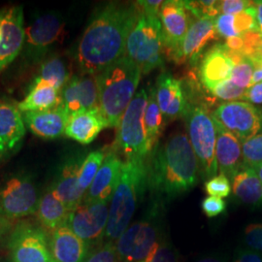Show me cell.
Instances as JSON below:
<instances>
[{
	"mask_svg": "<svg viewBox=\"0 0 262 262\" xmlns=\"http://www.w3.org/2000/svg\"><path fill=\"white\" fill-rule=\"evenodd\" d=\"M12 222L0 216V242L5 237V235L12 230Z\"/></svg>",
	"mask_w": 262,
	"mask_h": 262,
	"instance_id": "681fc988",
	"label": "cell"
},
{
	"mask_svg": "<svg viewBox=\"0 0 262 262\" xmlns=\"http://www.w3.org/2000/svg\"><path fill=\"white\" fill-rule=\"evenodd\" d=\"M3 35L0 42V74L19 57L26 37L24 9L12 6L0 12Z\"/></svg>",
	"mask_w": 262,
	"mask_h": 262,
	"instance_id": "9a60e30c",
	"label": "cell"
},
{
	"mask_svg": "<svg viewBox=\"0 0 262 262\" xmlns=\"http://www.w3.org/2000/svg\"><path fill=\"white\" fill-rule=\"evenodd\" d=\"M183 118L188 140L196 157L199 175L203 180L215 177L219 171L215 159L216 128L209 108L200 104H187Z\"/></svg>",
	"mask_w": 262,
	"mask_h": 262,
	"instance_id": "52a82bcc",
	"label": "cell"
},
{
	"mask_svg": "<svg viewBox=\"0 0 262 262\" xmlns=\"http://www.w3.org/2000/svg\"><path fill=\"white\" fill-rule=\"evenodd\" d=\"M26 134L27 126L18 106L0 99V163L20 149Z\"/></svg>",
	"mask_w": 262,
	"mask_h": 262,
	"instance_id": "e0dca14e",
	"label": "cell"
},
{
	"mask_svg": "<svg viewBox=\"0 0 262 262\" xmlns=\"http://www.w3.org/2000/svg\"><path fill=\"white\" fill-rule=\"evenodd\" d=\"M183 1H163L159 10V20L165 48V56L182 42L192 20Z\"/></svg>",
	"mask_w": 262,
	"mask_h": 262,
	"instance_id": "d6986e66",
	"label": "cell"
},
{
	"mask_svg": "<svg viewBox=\"0 0 262 262\" xmlns=\"http://www.w3.org/2000/svg\"><path fill=\"white\" fill-rule=\"evenodd\" d=\"M47 230L30 221H19L9 235L8 249L13 262H54Z\"/></svg>",
	"mask_w": 262,
	"mask_h": 262,
	"instance_id": "8fae6325",
	"label": "cell"
},
{
	"mask_svg": "<svg viewBox=\"0 0 262 262\" xmlns=\"http://www.w3.org/2000/svg\"><path fill=\"white\" fill-rule=\"evenodd\" d=\"M204 188L209 196L225 198L228 196L231 191L230 180L224 174H220L207 180Z\"/></svg>",
	"mask_w": 262,
	"mask_h": 262,
	"instance_id": "ab89813d",
	"label": "cell"
},
{
	"mask_svg": "<svg viewBox=\"0 0 262 262\" xmlns=\"http://www.w3.org/2000/svg\"><path fill=\"white\" fill-rule=\"evenodd\" d=\"M259 29H260V32H261V34H262V28H259Z\"/></svg>",
	"mask_w": 262,
	"mask_h": 262,
	"instance_id": "11a10c76",
	"label": "cell"
},
{
	"mask_svg": "<svg viewBox=\"0 0 262 262\" xmlns=\"http://www.w3.org/2000/svg\"><path fill=\"white\" fill-rule=\"evenodd\" d=\"M21 115L27 128L39 138L54 140L66 134L69 116L60 105L45 111L23 113Z\"/></svg>",
	"mask_w": 262,
	"mask_h": 262,
	"instance_id": "cb8c5ba5",
	"label": "cell"
},
{
	"mask_svg": "<svg viewBox=\"0 0 262 262\" xmlns=\"http://www.w3.org/2000/svg\"><path fill=\"white\" fill-rule=\"evenodd\" d=\"M70 211L58 198L51 186L47 187L38 204V222L47 231H54L57 227L66 225Z\"/></svg>",
	"mask_w": 262,
	"mask_h": 262,
	"instance_id": "83f0119b",
	"label": "cell"
},
{
	"mask_svg": "<svg viewBox=\"0 0 262 262\" xmlns=\"http://www.w3.org/2000/svg\"><path fill=\"white\" fill-rule=\"evenodd\" d=\"M244 164L254 167L262 163V130L242 143Z\"/></svg>",
	"mask_w": 262,
	"mask_h": 262,
	"instance_id": "d6a6232c",
	"label": "cell"
},
{
	"mask_svg": "<svg viewBox=\"0 0 262 262\" xmlns=\"http://www.w3.org/2000/svg\"><path fill=\"white\" fill-rule=\"evenodd\" d=\"M231 183L236 199L248 206L262 207V183L253 167L244 164L235 174Z\"/></svg>",
	"mask_w": 262,
	"mask_h": 262,
	"instance_id": "4316f807",
	"label": "cell"
},
{
	"mask_svg": "<svg viewBox=\"0 0 262 262\" xmlns=\"http://www.w3.org/2000/svg\"><path fill=\"white\" fill-rule=\"evenodd\" d=\"M195 262H229L228 257L224 253H209L202 255Z\"/></svg>",
	"mask_w": 262,
	"mask_h": 262,
	"instance_id": "c3c4849f",
	"label": "cell"
},
{
	"mask_svg": "<svg viewBox=\"0 0 262 262\" xmlns=\"http://www.w3.org/2000/svg\"><path fill=\"white\" fill-rule=\"evenodd\" d=\"M246 89H242L231 81H225L221 84H216L209 93L214 96L215 99L224 100L226 102H231L235 100H245Z\"/></svg>",
	"mask_w": 262,
	"mask_h": 262,
	"instance_id": "836d02e7",
	"label": "cell"
},
{
	"mask_svg": "<svg viewBox=\"0 0 262 262\" xmlns=\"http://www.w3.org/2000/svg\"><path fill=\"white\" fill-rule=\"evenodd\" d=\"M164 202L151 198L145 214L115 242L119 261L143 262L163 237Z\"/></svg>",
	"mask_w": 262,
	"mask_h": 262,
	"instance_id": "5b68a950",
	"label": "cell"
},
{
	"mask_svg": "<svg viewBox=\"0 0 262 262\" xmlns=\"http://www.w3.org/2000/svg\"><path fill=\"white\" fill-rule=\"evenodd\" d=\"M54 262H56V261H55V260H54Z\"/></svg>",
	"mask_w": 262,
	"mask_h": 262,
	"instance_id": "9f6ffc18",
	"label": "cell"
},
{
	"mask_svg": "<svg viewBox=\"0 0 262 262\" xmlns=\"http://www.w3.org/2000/svg\"><path fill=\"white\" fill-rule=\"evenodd\" d=\"M155 88L164 122L168 123L183 118L187 110V100L182 81L163 71L158 77Z\"/></svg>",
	"mask_w": 262,
	"mask_h": 262,
	"instance_id": "ffe728a7",
	"label": "cell"
},
{
	"mask_svg": "<svg viewBox=\"0 0 262 262\" xmlns=\"http://www.w3.org/2000/svg\"><path fill=\"white\" fill-rule=\"evenodd\" d=\"M142 13L138 2H108L93 15L73 52L79 73L96 75L124 56L131 30Z\"/></svg>",
	"mask_w": 262,
	"mask_h": 262,
	"instance_id": "6da1fadb",
	"label": "cell"
},
{
	"mask_svg": "<svg viewBox=\"0 0 262 262\" xmlns=\"http://www.w3.org/2000/svg\"><path fill=\"white\" fill-rule=\"evenodd\" d=\"M107 201L82 202L70 211L66 225L91 248L102 244L109 216Z\"/></svg>",
	"mask_w": 262,
	"mask_h": 262,
	"instance_id": "5bb4252c",
	"label": "cell"
},
{
	"mask_svg": "<svg viewBox=\"0 0 262 262\" xmlns=\"http://www.w3.org/2000/svg\"><path fill=\"white\" fill-rule=\"evenodd\" d=\"M215 29L219 36L225 39L238 36L234 27V15H219L215 18Z\"/></svg>",
	"mask_w": 262,
	"mask_h": 262,
	"instance_id": "b9f144b4",
	"label": "cell"
},
{
	"mask_svg": "<svg viewBox=\"0 0 262 262\" xmlns=\"http://www.w3.org/2000/svg\"><path fill=\"white\" fill-rule=\"evenodd\" d=\"M234 27L238 36L254 30H260L256 20V9L254 4L252 7L234 15Z\"/></svg>",
	"mask_w": 262,
	"mask_h": 262,
	"instance_id": "74e56055",
	"label": "cell"
},
{
	"mask_svg": "<svg viewBox=\"0 0 262 262\" xmlns=\"http://www.w3.org/2000/svg\"><path fill=\"white\" fill-rule=\"evenodd\" d=\"M201 208L208 217H215L223 214L226 209V203L219 197L208 196L202 201Z\"/></svg>",
	"mask_w": 262,
	"mask_h": 262,
	"instance_id": "ee69618b",
	"label": "cell"
},
{
	"mask_svg": "<svg viewBox=\"0 0 262 262\" xmlns=\"http://www.w3.org/2000/svg\"><path fill=\"white\" fill-rule=\"evenodd\" d=\"M39 192L32 175L19 171L0 180V216L11 222L35 215Z\"/></svg>",
	"mask_w": 262,
	"mask_h": 262,
	"instance_id": "30bf717a",
	"label": "cell"
},
{
	"mask_svg": "<svg viewBox=\"0 0 262 262\" xmlns=\"http://www.w3.org/2000/svg\"><path fill=\"white\" fill-rule=\"evenodd\" d=\"M140 68L123 56L95 75L99 110L107 127L117 128L141 80Z\"/></svg>",
	"mask_w": 262,
	"mask_h": 262,
	"instance_id": "3957f363",
	"label": "cell"
},
{
	"mask_svg": "<svg viewBox=\"0 0 262 262\" xmlns=\"http://www.w3.org/2000/svg\"><path fill=\"white\" fill-rule=\"evenodd\" d=\"M262 81V67L259 68H256L254 69V72H253V80H252V84H256V83H259Z\"/></svg>",
	"mask_w": 262,
	"mask_h": 262,
	"instance_id": "816d5d0a",
	"label": "cell"
},
{
	"mask_svg": "<svg viewBox=\"0 0 262 262\" xmlns=\"http://www.w3.org/2000/svg\"><path fill=\"white\" fill-rule=\"evenodd\" d=\"M124 56L136 63L145 75L164 64L165 48L158 15L142 10L127 38Z\"/></svg>",
	"mask_w": 262,
	"mask_h": 262,
	"instance_id": "8992f818",
	"label": "cell"
},
{
	"mask_svg": "<svg viewBox=\"0 0 262 262\" xmlns=\"http://www.w3.org/2000/svg\"><path fill=\"white\" fill-rule=\"evenodd\" d=\"M219 39L220 36L215 29V18L204 17L194 19L182 42L165 57L178 66L187 64L194 68L198 66L205 49Z\"/></svg>",
	"mask_w": 262,
	"mask_h": 262,
	"instance_id": "4fadbf2b",
	"label": "cell"
},
{
	"mask_svg": "<svg viewBox=\"0 0 262 262\" xmlns=\"http://www.w3.org/2000/svg\"><path fill=\"white\" fill-rule=\"evenodd\" d=\"M143 262H179L178 253L174 246L162 237Z\"/></svg>",
	"mask_w": 262,
	"mask_h": 262,
	"instance_id": "d590c367",
	"label": "cell"
},
{
	"mask_svg": "<svg viewBox=\"0 0 262 262\" xmlns=\"http://www.w3.org/2000/svg\"><path fill=\"white\" fill-rule=\"evenodd\" d=\"M253 6L249 0H224L220 1V15H236Z\"/></svg>",
	"mask_w": 262,
	"mask_h": 262,
	"instance_id": "7bdbcfd3",
	"label": "cell"
},
{
	"mask_svg": "<svg viewBox=\"0 0 262 262\" xmlns=\"http://www.w3.org/2000/svg\"><path fill=\"white\" fill-rule=\"evenodd\" d=\"M144 125L149 148L151 151L159 144V138L165 125L162 114L160 112L159 104L157 101L155 86H150V91L148 94V101L144 114Z\"/></svg>",
	"mask_w": 262,
	"mask_h": 262,
	"instance_id": "4dcf8cb0",
	"label": "cell"
},
{
	"mask_svg": "<svg viewBox=\"0 0 262 262\" xmlns=\"http://www.w3.org/2000/svg\"><path fill=\"white\" fill-rule=\"evenodd\" d=\"M84 158L83 155L77 154L64 159L57 169L53 183L50 185L69 211L79 206L84 198V194L79 187L78 181Z\"/></svg>",
	"mask_w": 262,
	"mask_h": 262,
	"instance_id": "ac0fdd59",
	"label": "cell"
},
{
	"mask_svg": "<svg viewBox=\"0 0 262 262\" xmlns=\"http://www.w3.org/2000/svg\"><path fill=\"white\" fill-rule=\"evenodd\" d=\"M105 128H107V123L98 108L70 116L64 135L82 145H89Z\"/></svg>",
	"mask_w": 262,
	"mask_h": 262,
	"instance_id": "484cf974",
	"label": "cell"
},
{
	"mask_svg": "<svg viewBox=\"0 0 262 262\" xmlns=\"http://www.w3.org/2000/svg\"><path fill=\"white\" fill-rule=\"evenodd\" d=\"M66 24L56 13L39 16L26 28V37L19 58L21 66L41 64L53 55L54 49L62 42Z\"/></svg>",
	"mask_w": 262,
	"mask_h": 262,
	"instance_id": "9c48e42d",
	"label": "cell"
},
{
	"mask_svg": "<svg viewBox=\"0 0 262 262\" xmlns=\"http://www.w3.org/2000/svg\"><path fill=\"white\" fill-rule=\"evenodd\" d=\"M73 75L68 59L53 54L40 64L37 75L32 82L50 84L60 93Z\"/></svg>",
	"mask_w": 262,
	"mask_h": 262,
	"instance_id": "f546056e",
	"label": "cell"
},
{
	"mask_svg": "<svg viewBox=\"0 0 262 262\" xmlns=\"http://www.w3.org/2000/svg\"><path fill=\"white\" fill-rule=\"evenodd\" d=\"M84 262H119L115 242L106 241L92 248Z\"/></svg>",
	"mask_w": 262,
	"mask_h": 262,
	"instance_id": "8d00e7d4",
	"label": "cell"
},
{
	"mask_svg": "<svg viewBox=\"0 0 262 262\" xmlns=\"http://www.w3.org/2000/svg\"><path fill=\"white\" fill-rule=\"evenodd\" d=\"M148 101L145 89L137 92L117 127L112 150L126 160H146L150 152L144 125V114Z\"/></svg>",
	"mask_w": 262,
	"mask_h": 262,
	"instance_id": "ba28073f",
	"label": "cell"
},
{
	"mask_svg": "<svg viewBox=\"0 0 262 262\" xmlns=\"http://www.w3.org/2000/svg\"><path fill=\"white\" fill-rule=\"evenodd\" d=\"M148 189L146 160H126L109 207L105 238L116 242L130 225L131 219Z\"/></svg>",
	"mask_w": 262,
	"mask_h": 262,
	"instance_id": "277c9868",
	"label": "cell"
},
{
	"mask_svg": "<svg viewBox=\"0 0 262 262\" xmlns=\"http://www.w3.org/2000/svg\"><path fill=\"white\" fill-rule=\"evenodd\" d=\"M185 8L196 19L216 18L220 15V1H183Z\"/></svg>",
	"mask_w": 262,
	"mask_h": 262,
	"instance_id": "e575fe53",
	"label": "cell"
},
{
	"mask_svg": "<svg viewBox=\"0 0 262 262\" xmlns=\"http://www.w3.org/2000/svg\"><path fill=\"white\" fill-rule=\"evenodd\" d=\"M49 245L56 262H84L92 249L66 225L51 232Z\"/></svg>",
	"mask_w": 262,
	"mask_h": 262,
	"instance_id": "603a6c76",
	"label": "cell"
},
{
	"mask_svg": "<svg viewBox=\"0 0 262 262\" xmlns=\"http://www.w3.org/2000/svg\"><path fill=\"white\" fill-rule=\"evenodd\" d=\"M234 64L225 55L223 44H215L204 53L197 68V78L201 85L210 92L216 84L231 79Z\"/></svg>",
	"mask_w": 262,
	"mask_h": 262,
	"instance_id": "7402d4cb",
	"label": "cell"
},
{
	"mask_svg": "<svg viewBox=\"0 0 262 262\" xmlns=\"http://www.w3.org/2000/svg\"><path fill=\"white\" fill-rule=\"evenodd\" d=\"M60 105V93L50 84L32 82L26 97L17 106L19 112H37Z\"/></svg>",
	"mask_w": 262,
	"mask_h": 262,
	"instance_id": "f1b7e54d",
	"label": "cell"
},
{
	"mask_svg": "<svg viewBox=\"0 0 262 262\" xmlns=\"http://www.w3.org/2000/svg\"><path fill=\"white\" fill-rule=\"evenodd\" d=\"M224 45H225V48H227L230 51L241 52V50L243 49L244 46L243 39L241 36L227 38V39H225Z\"/></svg>",
	"mask_w": 262,
	"mask_h": 262,
	"instance_id": "7dc6e473",
	"label": "cell"
},
{
	"mask_svg": "<svg viewBox=\"0 0 262 262\" xmlns=\"http://www.w3.org/2000/svg\"><path fill=\"white\" fill-rule=\"evenodd\" d=\"M253 72H254V66L249 59H246L243 62L233 67L230 80L236 85L247 90L252 85Z\"/></svg>",
	"mask_w": 262,
	"mask_h": 262,
	"instance_id": "f35d334b",
	"label": "cell"
},
{
	"mask_svg": "<svg viewBox=\"0 0 262 262\" xmlns=\"http://www.w3.org/2000/svg\"><path fill=\"white\" fill-rule=\"evenodd\" d=\"M253 4L256 9V20L258 23L259 28H262V0L253 1Z\"/></svg>",
	"mask_w": 262,
	"mask_h": 262,
	"instance_id": "f907efd6",
	"label": "cell"
},
{
	"mask_svg": "<svg viewBox=\"0 0 262 262\" xmlns=\"http://www.w3.org/2000/svg\"><path fill=\"white\" fill-rule=\"evenodd\" d=\"M245 100L251 104H262V81L247 89Z\"/></svg>",
	"mask_w": 262,
	"mask_h": 262,
	"instance_id": "bcb514c9",
	"label": "cell"
},
{
	"mask_svg": "<svg viewBox=\"0 0 262 262\" xmlns=\"http://www.w3.org/2000/svg\"><path fill=\"white\" fill-rule=\"evenodd\" d=\"M253 168L255 170V172H256L258 178L260 179V181H261L262 183V163L261 164H258V165L254 166Z\"/></svg>",
	"mask_w": 262,
	"mask_h": 262,
	"instance_id": "f5cc1de1",
	"label": "cell"
},
{
	"mask_svg": "<svg viewBox=\"0 0 262 262\" xmlns=\"http://www.w3.org/2000/svg\"><path fill=\"white\" fill-rule=\"evenodd\" d=\"M233 262H262V253L248 248H243L235 253Z\"/></svg>",
	"mask_w": 262,
	"mask_h": 262,
	"instance_id": "f6af8a7d",
	"label": "cell"
},
{
	"mask_svg": "<svg viewBox=\"0 0 262 262\" xmlns=\"http://www.w3.org/2000/svg\"><path fill=\"white\" fill-rule=\"evenodd\" d=\"M107 150H94L85 156L84 161L81 165L79 172V187L83 193H85L89 187H91L94 179L95 178L98 170L103 163Z\"/></svg>",
	"mask_w": 262,
	"mask_h": 262,
	"instance_id": "1f68e13d",
	"label": "cell"
},
{
	"mask_svg": "<svg viewBox=\"0 0 262 262\" xmlns=\"http://www.w3.org/2000/svg\"><path fill=\"white\" fill-rule=\"evenodd\" d=\"M123 163L121 156L115 150H107L103 163L84 193L82 202H110L118 186Z\"/></svg>",
	"mask_w": 262,
	"mask_h": 262,
	"instance_id": "44dd1931",
	"label": "cell"
},
{
	"mask_svg": "<svg viewBox=\"0 0 262 262\" xmlns=\"http://www.w3.org/2000/svg\"><path fill=\"white\" fill-rule=\"evenodd\" d=\"M244 242L248 249L262 253V224L248 225L244 232Z\"/></svg>",
	"mask_w": 262,
	"mask_h": 262,
	"instance_id": "60d3db41",
	"label": "cell"
},
{
	"mask_svg": "<svg viewBox=\"0 0 262 262\" xmlns=\"http://www.w3.org/2000/svg\"><path fill=\"white\" fill-rule=\"evenodd\" d=\"M214 122L243 143L262 130V110L247 101L219 104L211 113Z\"/></svg>",
	"mask_w": 262,
	"mask_h": 262,
	"instance_id": "7c38bea8",
	"label": "cell"
},
{
	"mask_svg": "<svg viewBox=\"0 0 262 262\" xmlns=\"http://www.w3.org/2000/svg\"><path fill=\"white\" fill-rule=\"evenodd\" d=\"M2 35H3V30H2V25H1V19H0V42L2 40Z\"/></svg>",
	"mask_w": 262,
	"mask_h": 262,
	"instance_id": "db71d44e",
	"label": "cell"
},
{
	"mask_svg": "<svg viewBox=\"0 0 262 262\" xmlns=\"http://www.w3.org/2000/svg\"><path fill=\"white\" fill-rule=\"evenodd\" d=\"M60 106L68 116L99 108L95 75L74 74L60 92Z\"/></svg>",
	"mask_w": 262,
	"mask_h": 262,
	"instance_id": "2e32d148",
	"label": "cell"
},
{
	"mask_svg": "<svg viewBox=\"0 0 262 262\" xmlns=\"http://www.w3.org/2000/svg\"><path fill=\"white\" fill-rule=\"evenodd\" d=\"M216 128L215 159L221 174L230 181L244 165L242 143L232 133L215 122Z\"/></svg>",
	"mask_w": 262,
	"mask_h": 262,
	"instance_id": "d4e9b609",
	"label": "cell"
},
{
	"mask_svg": "<svg viewBox=\"0 0 262 262\" xmlns=\"http://www.w3.org/2000/svg\"><path fill=\"white\" fill-rule=\"evenodd\" d=\"M151 198L171 201L196 186L199 166L187 133L179 131L159 143L146 159Z\"/></svg>",
	"mask_w": 262,
	"mask_h": 262,
	"instance_id": "7a4b0ae2",
	"label": "cell"
}]
</instances>
